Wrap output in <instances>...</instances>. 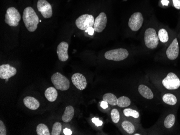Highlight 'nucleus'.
Returning a JSON list of instances; mask_svg holds the SVG:
<instances>
[{"label": "nucleus", "instance_id": "obj_12", "mask_svg": "<svg viewBox=\"0 0 180 135\" xmlns=\"http://www.w3.org/2000/svg\"><path fill=\"white\" fill-rule=\"evenodd\" d=\"M107 22V18L105 13L101 12L94 20V31L98 33L102 32L106 27Z\"/></svg>", "mask_w": 180, "mask_h": 135}, {"label": "nucleus", "instance_id": "obj_25", "mask_svg": "<svg viewBox=\"0 0 180 135\" xmlns=\"http://www.w3.org/2000/svg\"><path fill=\"white\" fill-rule=\"evenodd\" d=\"M158 36L159 40L162 43H166L169 39L168 32L164 29H161L159 31Z\"/></svg>", "mask_w": 180, "mask_h": 135}, {"label": "nucleus", "instance_id": "obj_15", "mask_svg": "<svg viewBox=\"0 0 180 135\" xmlns=\"http://www.w3.org/2000/svg\"><path fill=\"white\" fill-rule=\"evenodd\" d=\"M23 102L24 105L28 108L32 110H35L38 109L40 106V103L39 101L33 97H26L23 100Z\"/></svg>", "mask_w": 180, "mask_h": 135}, {"label": "nucleus", "instance_id": "obj_29", "mask_svg": "<svg viewBox=\"0 0 180 135\" xmlns=\"http://www.w3.org/2000/svg\"><path fill=\"white\" fill-rule=\"evenodd\" d=\"M0 135H7L6 128L2 121H0Z\"/></svg>", "mask_w": 180, "mask_h": 135}, {"label": "nucleus", "instance_id": "obj_32", "mask_svg": "<svg viewBox=\"0 0 180 135\" xmlns=\"http://www.w3.org/2000/svg\"><path fill=\"white\" fill-rule=\"evenodd\" d=\"M94 28L93 27H89L85 30V32H88L90 35H93L94 34Z\"/></svg>", "mask_w": 180, "mask_h": 135}, {"label": "nucleus", "instance_id": "obj_2", "mask_svg": "<svg viewBox=\"0 0 180 135\" xmlns=\"http://www.w3.org/2000/svg\"><path fill=\"white\" fill-rule=\"evenodd\" d=\"M51 80L57 89L65 91L70 88V81L68 79L60 73H55L52 75Z\"/></svg>", "mask_w": 180, "mask_h": 135}, {"label": "nucleus", "instance_id": "obj_16", "mask_svg": "<svg viewBox=\"0 0 180 135\" xmlns=\"http://www.w3.org/2000/svg\"><path fill=\"white\" fill-rule=\"evenodd\" d=\"M138 91L140 94L146 99L151 100L154 97L152 91H151V89L149 87L145 85H140L138 87Z\"/></svg>", "mask_w": 180, "mask_h": 135}, {"label": "nucleus", "instance_id": "obj_4", "mask_svg": "<svg viewBox=\"0 0 180 135\" xmlns=\"http://www.w3.org/2000/svg\"><path fill=\"white\" fill-rule=\"evenodd\" d=\"M144 43L148 48H155L159 44L158 34L153 28H148L144 32Z\"/></svg>", "mask_w": 180, "mask_h": 135}, {"label": "nucleus", "instance_id": "obj_3", "mask_svg": "<svg viewBox=\"0 0 180 135\" xmlns=\"http://www.w3.org/2000/svg\"><path fill=\"white\" fill-rule=\"evenodd\" d=\"M129 55L128 51L125 48H116L108 51L105 53V57L110 61H120L127 58Z\"/></svg>", "mask_w": 180, "mask_h": 135}, {"label": "nucleus", "instance_id": "obj_11", "mask_svg": "<svg viewBox=\"0 0 180 135\" xmlns=\"http://www.w3.org/2000/svg\"><path fill=\"white\" fill-rule=\"evenodd\" d=\"M17 70L14 67L9 64H3L0 66V78L9 79L16 75Z\"/></svg>", "mask_w": 180, "mask_h": 135}, {"label": "nucleus", "instance_id": "obj_5", "mask_svg": "<svg viewBox=\"0 0 180 135\" xmlns=\"http://www.w3.org/2000/svg\"><path fill=\"white\" fill-rule=\"evenodd\" d=\"M20 14L17 9L14 7H10L7 10L5 15V22L10 26H18L20 21Z\"/></svg>", "mask_w": 180, "mask_h": 135}, {"label": "nucleus", "instance_id": "obj_26", "mask_svg": "<svg viewBox=\"0 0 180 135\" xmlns=\"http://www.w3.org/2000/svg\"><path fill=\"white\" fill-rule=\"evenodd\" d=\"M62 125L60 122H56L54 124L52 127V131L51 135H59L61 133Z\"/></svg>", "mask_w": 180, "mask_h": 135}, {"label": "nucleus", "instance_id": "obj_13", "mask_svg": "<svg viewBox=\"0 0 180 135\" xmlns=\"http://www.w3.org/2000/svg\"><path fill=\"white\" fill-rule=\"evenodd\" d=\"M179 54V47L177 38L174 39L172 44H170L166 51L167 56L170 60H175Z\"/></svg>", "mask_w": 180, "mask_h": 135}, {"label": "nucleus", "instance_id": "obj_24", "mask_svg": "<svg viewBox=\"0 0 180 135\" xmlns=\"http://www.w3.org/2000/svg\"><path fill=\"white\" fill-rule=\"evenodd\" d=\"M175 122V116L173 114L168 115L164 119V125L168 129L171 128L174 125Z\"/></svg>", "mask_w": 180, "mask_h": 135}, {"label": "nucleus", "instance_id": "obj_1", "mask_svg": "<svg viewBox=\"0 0 180 135\" xmlns=\"http://www.w3.org/2000/svg\"><path fill=\"white\" fill-rule=\"evenodd\" d=\"M23 20L25 26L30 32H34L37 28L39 18L33 8L28 7L23 11Z\"/></svg>", "mask_w": 180, "mask_h": 135}, {"label": "nucleus", "instance_id": "obj_9", "mask_svg": "<svg viewBox=\"0 0 180 135\" xmlns=\"http://www.w3.org/2000/svg\"><path fill=\"white\" fill-rule=\"evenodd\" d=\"M37 9L44 18H49L52 17V7L46 0H38Z\"/></svg>", "mask_w": 180, "mask_h": 135}, {"label": "nucleus", "instance_id": "obj_37", "mask_svg": "<svg viewBox=\"0 0 180 135\" xmlns=\"http://www.w3.org/2000/svg\"><path fill=\"white\" fill-rule=\"evenodd\" d=\"M6 81H8V79H6Z\"/></svg>", "mask_w": 180, "mask_h": 135}, {"label": "nucleus", "instance_id": "obj_22", "mask_svg": "<svg viewBox=\"0 0 180 135\" xmlns=\"http://www.w3.org/2000/svg\"><path fill=\"white\" fill-rule=\"evenodd\" d=\"M121 126L126 133H127L129 134H133L134 133V131H135V127H134V125L130 121H124L122 123Z\"/></svg>", "mask_w": 180, "mask_h": 135}, {"label": "nucleus", "instance_id": "obj_17", "mask_svg": "<svg viewBox=\"0 0 180 135\" xmlns=\"http://www.w3.org/2000/svg\"><path fill=\"white\" fill-rule=\"evenodd\" d=\"M74 110L71 106H68L66 107L63 115L62 120L64 122L68 123L72 120L74 116Z\"/></svg>", "mask_w": 180, "mask_h": 135}, {"label": "nucleus", "instance_id": "obj_6", "mask_svg": "<svg viewBox=\"0 0 180 135\" xmlns=\"http://www.w3.org/2000/svg\"><path fill=\"white\" fill-rule=\"evenodd\" d=\"M162 84L169 90H175L180 87V80L174 73H169L162 80Z\"/></svg>", "mask_w": 180, "mask_h": 135}, {"label": "nucleus", "instance_id": "obj_31", "mask_svg": "<svg viewBox=\"0 0 180 135\" xmlns=\"http://www.w3.org/2000/svg\"><path fill=\"white\" fill-rule=\"evenodd\" d=\"M173 2L175 8L177 9H180V0H173Z\"/></svg>", "mask_w": 180, "mask_h": 135}, {"label": "nucleus", "instance_id": "obj_33", "mask_svg": "<svg viewBox=\"0 0 180 135\" xmlns=\"http://www.w3.org/2000/svg\"><path fill=\"white\" fill-rule=\"evenodd\" d=\"M100 106L101 107L103 108V109H106L108 108V103L106 102V101H105L103 100L102 102H101L100 103Z\"/></svg>", "mask_w": 180, "mask_h": 135}, {"label": "nucleus", "instance_id": "obj_7", "mask_svg": "<svg viewBox=\"0 0 180 135\" xmlns=\"http://www.w3.org/2000/svg\"><path fill=\"white\" fill-rule=\"evenodd\" d=\"M94 19L91 15L84 14L79 16L76 20V25L82 30H86L89 27L94 25Z\"/></svg>", "mask_w": 180, "mask_h": 135}, {"label": "nucleus", "instance_id": "obj_27", "mask_svg": "<svg viewBox=\"0 0 180 135\" xmlns=\"http://www.w3.org/2000/svg\"><path fill=\"white\" fill-rule=\"evenodd\" d=\"M124 114L127 117L132 116V117L135 118V119H137L139 117V113L136 110L130 109V108H126V109H124Z\"/></svg>", "mask_w": 180, "mask_h": 135}, {"label": "nucleus", "instance_id": "obj_21", "mask_svg": "<svg viewBox=\"0 0 180 135\" xmlns=\"http://www.w3.org/2000/svg\"><path fill=\"white\" fill-rule=\"evenodd\" d=\"M36 132L38 135H50L48 128L44 124H40L37 126Z\"/></svg>", "mask_w": 180, "mask_h": 135}, {"label": "nucleus", "instance_id": "obj_20", "mask_svg": "<svg viewBox=\"0 0 180 135\" xmlns=\"http://www.w3.org/2000/svg\"><path fill=\"white\" fill-rule=\"evenodd\" d=\"M162 100L164 103H167L169 105L173 106V105H176L177 103V98L176 97L170 93L164 94L162 97Z\"/></svg>", "mask_w": 180, "mask_h": 135}, {"label": "nucleus", "instance_id": "obj_35", "mask_svg": "<svg viewBox=\"0 0 180 135\" xmlns=\"http://www.w3.org/2000/svg\"><path fill=\"white\" fill-rule=\"evenodd\" d=\"M161 2H162V4L164 6H167L169 3V1L168 0H162Z\"/></svg>", "mask_w": 180, "mask_h": 135}, {"label": "nucleus", "instance_id": "obj_14", "mask_svg": "<svg viewBox=\"0 0 180 135\" xmlns=\"http://www.w3.org/2000/svg\"><path fill=\"white\" fill-rule=\"evenodd\" d=\"M68 43L65 42H62L58 45L57 48V54L59 61H66L68 60Z\"/></svg>", "mask_w": 180, "mask_h": 135}, {"label": "nucleus", "instance_id": "obj_8", "mask_svg": "<svg viewBox=\"0 0 180 135\" xmlns=\"http://www.w3.org/2000/svg\"><path fill=\"white\" fill-rule=\"evenodd\" d=\"M144 22V18L141 12H135L130 16L128 21V26L133 31H138L140 29Z\"/></svg>", "mask_w": 180, "mask_h": 135}, {"label": "nucleus", "instance_id": "obj_34", "mask_svg": "<svg viewBox=\"0 0 180 135\" xmlns=\"http://www.w3.org/2000/svg\"><path fill=\"white\" fill-rule=\"evenodd\" d=\"M63 133H64V135H71L72 133V131L68 128H65Z\"/></svg>", "mask_w": 180, "mask_h": 135}, {"label": "nucleus", "instance_id": "obj_30", "mask_svg": "<svg viewBox=\"0 0 180 135\" xmlns=\"http://www.w3.org/2000/svg\"><path fill=\"white\" fill-rule=\"evenodd\" d=\"M92 122L95 124V125H96L97 127H99V126H101L102 125V122L100 121V119H99L98 118H92Z\"/></svg>", "mask_w": 180, "mask_h": 135}, {"label": "nucleus", "instance_id": "obj_36", "mask_svg": "<svg viewBox=\"0 0 180 135\" xmlns=\"http://www.w3.org/2000/svg\"><path fill=\"white\" fill-rule=\"evenodd\" d=\"M135 135H140V134H139V133H136V134H134Z\"/></svg>", "mask_w": 180, "mask_h": 135}, {"label": "nucleus", "instance_id": "obj_19", "mask_svg": "<svg viewBox=\"0 0 180 135\" xmlns=\"http://www.w3.org/2000/svg\"><path fill=\"white\" fill-rule=\"evenodd\" d=\"M103 100L106 101L107 103L110 104L112 106L117 105L118 99L116 95L112 93H106L103 95L102 97Z\"/></svg>", "mask_w": 180, "mask_h": 135}, {"label": "nucleus", "instance_id": "obj_10", "mask_svg": "<svg viewBox=\"0 0 180 135\" xmlns=\"http://www.w3.org/2000/svg\"><path fill=\"white\" fill-rule=\"evenodd\" d=\"M72 83L77 88L82 91L86 88L87 86V81L84 75L79 73H74L71 77Z\"/></svg>", "mask_w": 180, "mask_h": 135}, {"label": "nucleus", "instance_id": "obj_28", "mask_svg": "<svg viewBox=\"0 0 180 135\" xmlns=\"http://www.w3.org/2000/svg\"><path fill=\"white\" fill-rule=\"evenodd\" d=\"M111 116L113 122L114 123H118L120 120V114L116 109H113L111 111Z\"/></svg>", "mask_w": 180, "mask_h": 135}, {"label": "nucleus", "instance_id": "obj_23", "mask_svg": "<svg viewBox=\"0 0 180 135\" xmlns=\"http://www.w3.org/2000/svg\"><path fill=\"white\" fill-rule=\"evenodd\" d=\"M130 99L126 97H121L118 99L117 105L120 108H126L130 105Z\"/></svg>", "mask_w": 180, "mask_h": 135}, {"label": "nucleus", "instance_id": "obj_18", "mask_svg": "<svg viewBox=\"0 0 180 135\" xmlns=\"http://www.w3.org/2000/svg\"><path fill=\"white\" fill-rule=\"evenodd\" d=\"M54 87H49L45 91L44 95L46 99L50 102H54L58 97V92Z\"/></svg>", "mask_w": 180, "mask_h": 135}]
</instances>
